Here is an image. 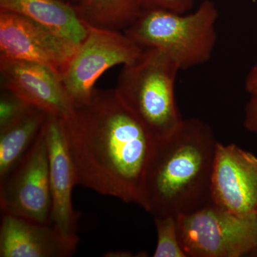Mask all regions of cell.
<instances>
[{
  "label": "cell",
  "instance_id": "44dd1931",
  "mask_svg": "<svg viewBox=\"0 0 257 257\" xmlns=\"http://www.w3.org/2000/svg\"><path fill=\"white\" fill-rule=\"evenodd\" d=\"M67 3H71V4L76 5L79 3V0H63Z\"/></svg>",
  "mask_w": 257,
  "mask_h": 257
},
{
  "label": "cell",
  "instance_id": "52a82bcc",
  "mask_svg": "<svg viewBox=\"0 0 257 257\" xmlns=\"http://www.w3.org/2000/svg\"><path fill=\"white\" fill-rule=\"evenodd\" d=\"M2 214L52 224L48 154L42 127L23 160L0 179Z\"/></svg>",
  "mask_w": 257,
  "mask_h": 257
},
{
  "label": "cell",
  "instance_id": "5bb4252c",
  "mask_svg": "<svg viewBox=\"0 0 257 257\" xmlns=\"http://www.w3.org/2000/svg\"><path fill=\"white\" fill-rule=\"evenodd\" d=\"M48 114L31 105L14 121L0 128V179L11 172L30 151Z\"/></svg>",
  "mask_w": 257,
  "mask_h": 257
},
{
  "label": "cell",
  "instance_id": "3957f363",
  "mask_svg": "<svg viewBox=\"0 0 257 257\" xmlns=\"http://www.w3.org/2000/svg\"><path fill=\"white\" fill-rule=\"evenodd\" d=\"M218 18L219 11L211 0H204L189 14L143 9L124 32L142 48L164 51L180 70H187L212 57L217 42Z\"/></svg>",
  "mask_w": 257,
  "mask_h": 257
},
{
  "label": "cell",
  "instance_id": "e0dca14e",
  "mask_svg": "<svg viewBox=\"0 0 257 257\" xmlns=\"http://www.w3.org/2000/svg\"><path fill=\"white\" fill-rule=\"evenodd\" d=\"M31 106L9 89L1 88L0 94V128L14 121Z\"/></svg>",
  "mask_w": 257,
  "mask_h": 257
},
{
  "label": "cell",
  "instance_id": "ba28073f",
  "mask_svg": "<svg viewBox=\"0 0 257 257\" xmlns=\"http://www.w3.org/2000/svg\"><path fill=\"white\" fill-rule=\"evenodd\" d=\"M78 47L23 15L0 10V59L42 64L62 77Z\"/></svg>",
  "mask_w": 257,
  "mask_h": 257
},
{
  "label": "cell",
  "instance_id": "ac0fdd59",
  "mask_svg": "<svg viewBox=\"0 0 257 257\" xmlns=\"http://www.w3.org/2000/svg\"><path fill=\"white\" fill-rule=\"evenodd\" d=\"M143 9L168 10L177 13H187L192 9L195 0H140Z\"/></svg>",
  "mask_w": 257,
  "mask_h": 257
},
{
  "label": "cell",
  "instance_id": "7c38bea8",
  "mask_svg": "<svg viewBox=\"0 0 257 257\" xmlns=\"http://www.w3.org/2000/svg\"><path fill=\"white\" fill-rule=\"evenodd\" d=\"M77 235H67L52 224L2 214L1 257H69L77 251Z\"/></svg>",
  "mask_w": 257,
  "mask_h": 257
},
{
  "label": "cell",
  "instance_id": "5b68a950",
  "mask_svg": "<svg viewBox=\"0 0 257 257\" xmlns=\"http://www.w3.org/2000/svg\"><path fill=\"white\" fill-rule=\"evenodd\" d=\"M181 245L187 257L257 255V216H239L212 203L177 216Z\"/></svg>",
  "mask_w": 257,
  "mask_h": 257
},
{
  "label": "cell",
  "instance_id": "30bf717a",
  "mask_svg": "<svg viewBox=\"0 0 257 257\" xmlns=\"http://www.w3.org/2000/svg\"><path fill=\"white\" fill-rule=\"evenodd\" d=\"M49 161L52 224L64 234L77 235L80 214L75 211L72 192L77 185L64 118L48 114L43 126Z\"/></svg>",
  "mask_w": 257,
  "mask_h": 257
},
{
  "label": "cell",
  "instance_id": "ffe728a7",
  "mask_svg": "<svg viewBox=\"0 0 257 257\" xmlns=\"http://www.w3.org/2000/svg\"><path fill=\"white\" fill-rule=\"evenodd\" d=\"M244 88L249 95L257 94V59L246 75Z\"/></svg>",
  "mask_w": 257,
  "mask_h": 257
},
{
  "label": "cell",
  "instance_id": "8992f818",
  "mask_svg": "<svg viewBox=\"0 0 257 257\" xmlns=\"http://www.w3.org/2000/svg\"><path fill=\"white\" fill-rule=\"evenodd\" d=\"M87 27V36L61 77L74 105L90 99L96 81L106 71L132 63L144 50L124 32Z\"/></svg>",
  "mask_w": 257,
  "mask_h": 257
},
{
  "label": "cell",
  "instance_id": "9c48e42d",
  "mask_svg": "<svg viewBox=\"0 0 257 257\" xmlns=\"http://www.w3.org/2000/svg\"><path fill=\"white\" fill-rule=\"evenodd\" d=\"M211 201L236 215L256 214L257 157L234 144L218 143L211 177Z\"/></svg>",
  "mask_w": 257,
  "mask_h": 257
},
{
  "label": "cell",
  "instance_id": "7a4b0ae2",
  "mask_svg": "<svg viewBox=\"0 0 257 257\" xmlns=\"http://www.w3.org/2000/svg\"><path fill=\"white\" fill-rule=\"evenodd\" d=\"M212 128L197 118L183 119L156 140L143 186V209L154 217L179 216L211 203L218 145Z\"/></svg>",
  "mask_w": 257,
  "mask_h": 257
},
{
  "label": "cell",
  "instance_id": "2e32d148",
  "mask_svg": "<svg viewBox=\"0 0 257 257\" xmlns=\"http://www.w3.org/2000/svg\"><path fill=\"white\" fill-rule=\"evenodd\" d=\"M157 231V245L154 257H187L179 239L177 216L154 217Z\"/></svg>",
  "mask_w": 257,
  "mask_h": 257
},
{
  "label": "cell",
  "instance_id": "6da1fadb",
  "mask_svg": "<svg viewBox=\"0 0 257 257\" xmlns=\"http://www.w3.org/2000/svg\"><path fill=\"white\" fill-rule=\"evenodd\" d=\"M64 121L77 184L143 208L155 140L116 89H94Z\"/></svg>",
  "mask_w": 257,
  "mask_h": 257
},
{
  "label": "cell",
  "instance_id": "277c9868",
  "mask_svg": "<svg viewBox=\"0 0 257 257\" xmlns=\"http://www.w3.org/2000/svg\"><path fill=\"white\" fill-rule=\"evenodd\" d=\"M179 71L168 54L146 48L133 62L123 66L118 77L115 89L155 141L170 135L183 121L175 97Z\"/></svg>",
  "mask_w": 257,
  "mask_h": 257
},
{
  "label": "cell",
  "instance_id": "4fadbf2b",
  "mask_svg": "<svg viewBox=\"0 0 257 257\" xmlns=\"http://www.w3.org/2000/svg\"><path fill=\"white\" fill-rule=\"evenodd\" d=\"M0 10L23 15L78 46L87 35L75 5L63 0H0Z\"/></svg>",
  "mask_w": 257,
  "mask_h": 257
},
{
  "label": "cell",
  "instance_id": "d6986e66",
  "mask_svg": "<svg viewBox=\"0 0 257 257\" xmlns=\"http://www.w3.org/2000/svg\"><path fill=\"white\" fill-rule=\"evenodd\" d=\"M243 125L250 133L257 136V94L250 95L244 109Z\"/></svg>",
  "mask_w": 257,
  "mask_h": 257
},
{
  "label": "cell",
  "instance_id": "7402d4cb",
  "mask_svg": "<svg viewBox=\"0 0 257 257\" xmlns=\"http://www.w3.org/2000/svg\"><path fill=\"white\" fill-rule=\"evenodd\" d=\"M256 216H257V211H256Z\"/></svg>",
  "mask_w": 257,
  "mask_h": 257
},
{
  "label": "cell",
  "instance_id": "9a60e30c",
  "mask_svg": "<svg viewBox=\"0 0 257 257\" xmlns=\"http://www.w3.org/2000/svg\"><path fill=\"white\" fill-rule=\"evenodd\" d=\"M75 6L86 25L121 32L143 10L140 0H79Z\"/></svg>",
  "mask_w": 257,
  "mask_h": 257
},
{
  "label": "cell",
  "instance_id": "8fae6325",
  "mask_svg": "<svg viewBox=\"0 0 257 257\" xmlns=\"http://www.w3.org/2000/svg\"><path fill=\"white\" fill-rule=\"evenodd\" d=\"M0 75L1 88L18 94L30 105L64 119L73 111V101L61 77L46 66L0 59Z\"/></svg>",
  "mask_w": 257,
  "mask_h": 257
}]
</instances>
